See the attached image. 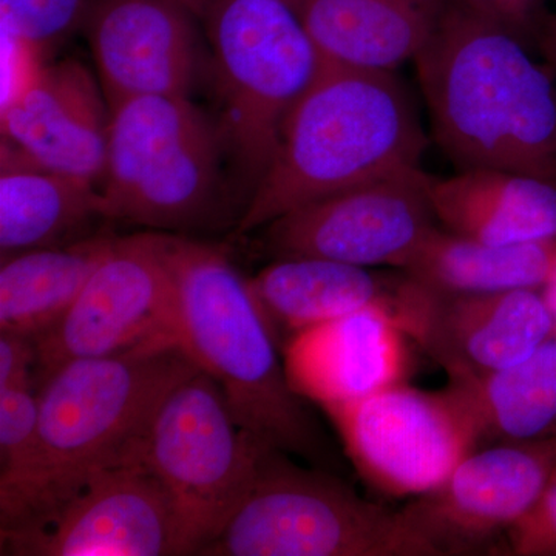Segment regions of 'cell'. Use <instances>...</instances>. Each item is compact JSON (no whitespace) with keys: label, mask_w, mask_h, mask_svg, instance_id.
Returning a JSON list of instances; mask_svg holds the SVG:
<instances>
[{"label":"cell","mask_w":556,"mask_h":556,"mask_svg":"<svg viewBox=\"0 0 556 556\" xmlns=\"http://www.w3.org/2000/svg\"><path fill=\"white\" fill-rule=\"evenodd\" d=\"M402 331L450 380H471L525 361L555 336V321L541 289L439 292L409 277Z\"/></svg>","instance_id":"cell-13"},{"label":"cell","mask_w":556,"mask_h":556,"mask_svg":"<svg viewBox=\"0 0 556 556\" xmlns=\"http://www.w3.org/2000/svg\"><path fill=\"white\" fill-rule=\"evenodd\" d=\"M113 241V237L93 236L3 257L0 331L38 339L53 328L108 257Z\"/></svg>","instance_id":"cell-23"},{"label":"cell","mask_w":556,"mask_h":556,"mask_svg":"<svg viewBox=\"0 0 556 556\" xmlns=\"http://www.w3.org/2000/svg\"><path fill=\"white\" fill-rule=\"evenodd\" d=\"M109 219L101 189L87 179L40 167L2 142L0 249L2 258L31 249L89 239Z\"/></svg>","instance_id":"cell-21"},{"label":"cell","mask_w":556,"mask_h":556,"mask_svg":"<svg viewBox=\"0 0 556 556\" xmlns=\"http://www.w3.org/2000/svg\"><path fill=\"white\" fill-rule=\"evenodd\" d=\"M415 62L434 137L460 169L556 181V87L525 40L452 0Z\"/></svg>","instance_id":"cell-1"},{"label":"cell","mask_w":556,"mask_h":556,"mask_svg":"<svg viewBox=\"0 0 556 556\" xmlns=\"http://www.w3.org/2000/svg\"><path fill=\"white\" fill-rule=\"evenodd\" d=\"M170 233L118 237L67 313L36 339L43 379L67 362L178 342Z\"/></svg>","instance_id":"cell-10"},{"label":"cell","mask_w":556,"mask_h":556,"mask_svg":"<svg viewBox=\"0 0 556 556\" xmlns=\"http://www.w3.org/2000/svg\"><path fill=\"white\" fill-rule=\"evenodd\" d=\"M294 2H295V0H294Z\"/></svg>","instance_id":"cell-32"},{"label":"cell","mask_w":556,"mask_h":556,"mask_svg":"<svg viewBox=\"0 0 556 556\" xmlns=\"http://www.w3.org/2000/svg\"><path fill=\"white\" fill-rule=\"evenodd\" d=\"M490 444L556 434V334L514 367L481 379L450 380Z\"/></svg>","instance_id":"cell-24"},{"label":"cell","mask_w":556,"mask_h":556,"mask_svg":"<svg viewBox=\"0 0 556 556\" xmlns=\"http://www.w3.org/2000/svg\"><path fill=\"white\" fill-rule=\"evenodd\" d=\"M447 0H295L325 65L394 72L415 61Z\"/></svg>","instance_id":"cell-18"},{"label":"cell","mask_w":556,"mask_h":556,"mask_svg":"<svg viewBox=\"0 0 556 556\" xmlns=\"http://www.w3.org/2000/svg\"><path fill=\"white\" fill-rule=\"evenodd\" d=\"M38 365L36 339L16 332L0 336V391L31 387V369Z\"/></svg>","instance_id":"cell-29"},{"label":"cell","mask_w":556,"mask_h":556,"mask_svg":"<svg viewBox=\"0 0 556 556\" xmlns=\"http://www.w3.org/2000/svg\"><path fill=\"white\" fill-rule=\"evenodd\" d=\"M197 0H87L83 25L110 109L189 97L199 72Z\"/></svg>","instance_id":"cell-15"},{"label":"cell","mask_w":556,"mask_h":556,"mask_svg":"<svg viewBox=\"0 0 556 556\" xmlns=\"http://www.w3.org/2000/svg\"><path fill=\"white\" fill-rule=\"evenodd\" d=\"M464 2L525 42L530 36H535L538 25L544 16V0H464Z\"/></svg>","instance_id":"cell-28"},{"label":"cell","mask_w":556,"mask_h":556,"mask_svg":"<svg viewBox=\"0 0 556 556\" xmlns=\"http://www.w3.org/2000/svg\"><path fill=\"white\" fill-rule=\"evenodd\" d=\"M405 334L386 309L367 308L325 321L285 343L289 386L321 407L357 401L407 369Z\"/></svg>","instance_id":"cell-17"},{"label":"cell","mask_w":556,"mask_h":556,"mask_svg":"<svg viewBox=\"0 0 556 556\" xmlns=\"http://www.w3.org/2000/svg\"><path fill=\"white\" fill-rule=\"evenodd\" d=\"M543 291L544 299H546L548 309H551L552 317H554L555 321V334H556V273L555 276L551 278V281L541 289Z\"/></svg>","instance_id":"cell-31"},{"label":"cell","mask_w":556,"mask_h":556,"mask_svg":"<svg viewBox=\"0 0 556 556\" xmlns=\"http://www.w3.org/2000/svg\"><path fill=\"white\" fill-rule=\"evenodd\" d=\"M87 0H0L3 33L39 58L83 24Z\"/></svg>","instance_id":"cell-26"},{"label":"cell","mask_w":556,"mask_h":556,"mask_svg":"<svg viewBox=\"0 0 556 556\" xmlns=\"http://www.w3.org/2000/svg\"><path fill=\"white\" fill-rule=\"evenodd\" d=\"M265 450L236 422L206 372L172 391L150 428L142 460L170 497L177 555H201L222 533L254 484Z\"/></svg>","instance_id":"cell-8"},{"label":"cell","mask_w":556,"mask_h":556,"mask_svg":"<svg viewBox=\"0 0 556 556\" xmlns=\"http://www.w3.org/2000/svg\"><path fill=\"white\" fill-rule=\"evenodd\" d=\"M39 448V397L31 387L0 391V507L21 492Z\"/></svg>","instance_id":"cell-25"},{"label":"cell","mask_w":556,"mask_h":556,"mask_svg":"<svg viewBox=\"0 0 556 556\" xmlns=\"http://www.w3.org/2000/svg\"><path fill=\"white\" fill-rule=\"evenodd\" d=\"M2 554L31 556L177 555L174 508L144 460L105 468L56 517L2 535Z\"/></svg>","instance_id":"cell-14"},{"label":"cell","mask_w":556,"mask_h":556,"mask_svg":"<svg viewBox=\"0 0 556 556\" xmlns=\"http://www.w3.org/2000/svg\"><path fill=\"white\" fill-rule=\"evenodd\" d=\"M361 477L388 496H419L481 445L477 420L452 383L426 391L393 383L324 408Z\"/></svg>","instance_id":"cell-9"},{"label":"cell","mask_w":556,"mask_h":556,"mask_svg":"<svg viewBox=\"0 0 556 556\" xmlns=\"http://www.w3.org/2000/svg\"><path fill=\"white\" fill-rule=\"evenodd\" d=\"M197 9L214 56L223 141L254 189L324 61L294 0H199Z\"/></svg>","instance_id":"cell-5"},{"label":"cell","mask_w":556,"mask_h":556,"mask_svg":"<svg viewBox=\"0 0 556 556\" xmlns=\"http://www.w3.org/2000/svg\"><path fill=\"white\" fill-rule=\"evenodd\" d=\"M428 181L419 167L294 208L265 226L266 244L278 258L402 270L434 228Z\"/></svg>","instance_id":"cell-11"},{"label":"cell","mask_w":556,"mask_h":556,"mask_svg":"<svg viewBox=\"0 0 556 556\" xmlns=\"http://www.w3.org/2000/svg\"><path fill=\"white\" fill-rule=\"evenodd\" d=\"M206 556H439L402 510L266 448L257 478Z\"/></svg>","instance_id":"cell-6"},{"label":"cell","mask_w":556,"mask_h":556,"mask_svg":"<svg viewBox=\"0 0 556 556\" xmlns=\"http://www.w3.org/2000/svg\"><path fill=\"white\" fill-rule=\"evenodd\" d=\"M544 60L556 70V14H544L535 33Z\"/></svg>","instance_id":"cell-30"},{"label":"cell","mask_w":556,"mask_h":556,"mask_svg":"<svg viewBox=\"0 0 556 556\" xmlns=\"http://www.w3.org/2000/svg\"><path fill=\"white\" fill-rule=\"evenodd\" d=\"M178 302V342L217 380L233 419L263 448L316 460L324 439L289 386L273 329L228 255L170 236Z\"/></svg>","instance_id":"cell-4"},{"label":"cell","mask_w":556,"mask_h":556,"mask_svg":"<svg viewBox=\"0 0 556 556\" xmlns=\"http://www.w3.org/2000/svg\"><path fill=\"white\" fill-rule=\"evenodd\" d=\"M404 278L391 280L336 260L285 257L248 281L269 328H280L291 339L367 308L386 309L396 320Z\"/></svg>","instance_id":"cell-19"},{"label":"cell","mask_w":556,"mask_h":556,"mask_svg":"<svg viewBox=\"0 0 556 556\" xmlns=\"http://www.w3.org/2000/svg\"><path fill=\"white\" fill-rule=\"evenodd\" d=\"M199 371L179 343L156 342L51 372L38 394V456L21 492L0 507L2 535L46 526L94 475L141 460L161 405Z\"/></svg>","instance_id":"cell-2"},{"label":"cell","mask_w":556,"mask_h":556,"mask_svg":"<svg viewBox=\"0 0 556 556\" xmlns=\"http://www.w3.org/2000/svg\"><path fill=\"white\" fill-rule=\"evenodd\" d=\"M112 110L98 76L76 60L42 65L2 104L3 141L46 169L102 188Z\"/></svg>","instance_id":"cell-16"},{"label":"cell","mask_w":556,"mask_h":556,"mask_svg":"<svg viewBox=\"0 0 556 556\" xmlns=\"http://www.w3.org/2000/svg\"><path fill=\"white\" fill-rule=\"evenodd\" d=\"M506 536L510 555L556 556V482Z\"/></svg>","instance_id":"cell-27"},{"label":"cell","mask_w":556,"mask_h":556,"mask_svg":"<svg viewBox=\"0 0 556 556\" xmlns=\"http://www.w3.org/2000/svg\"><path fill=\"white\" fill-rule=\"evenodd\" d=\"M402 273L439 292L543 289L556 273V239L489 244L434 226Z\"/></svg>","instance_id":"cell-22"},{"label":"cell","mask_w":556,"mask_h":556,"mask_svg":"<svg viewBox=\"0 0 556 556\" xmlns=\"http://www.w3.org/2000/svg\"><path fill=\"white\" fill-rule=\"evenodd\" d=\"M556 482V434L468 453L441 484L402 508L439 556L507 535Z\"/></svg>","instance_id":"cell-12"},{"label":"cell","mask_w":556,"mask_h":556,"mask_svg":"<svg viewBox=\"0 0 556 556\" xmlns=\"http://www.w3.org/2000/svg\"><path fill=\"white\" fill-rule=\"evenodd\" d=\"M102 197L109 222L156 232L199 228L222 193V130L189 97L113 105Z\"/></svg>","instance_id":"cell-7"},{"label":"cell","mask_w":556,"mask_h":556,"mask_svg":"<svg viewBox=\"0 0 556 556\" xmlns=\"http://www.w3.org/2000/svg\"><path fill=\"white\" fill-rule=\"evenodd\" d=\"M422 124L394 72L325 65L289 113L237 225L247 236L343 190L419 169Z\"/></svg>","instance_id":"cell-3"},{"label":"cell","mask_w":556,"mask_h":556,"mask_svg":"<svg viewBox=\"0 0 556 556\" xmlns=\"http://www.w3.org/2000/svg\"><path fill=\"white\" fill-rule=\"evenodd\" d=\"M428 195L444 229L489 244L556 239V181L501 169L430 177Z\"/></svg>","instance_id":"cell-20"}]
</instances>
